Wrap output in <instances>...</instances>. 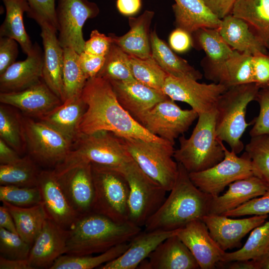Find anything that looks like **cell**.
Instances as JSON below:
<instances>
[{
	"label": "cell",
	"instance_id": "27",
	"mask_svg": "<svg viewBox=\"0 0 269 269\" xmlns=\"http://www.w3.org/2000/svg\"><path fill=\"white\" fill-rule=\"evenodd\" d=\"M222 195L213 197L209 214L222 215L232 211L248 201L263 196L269 187L260 178L252 175L233 182Z\"/></svg>",
	"mask_w": 269,
	"mask_h": 269
},
{
	"label": "cell",
	"instance_id": "3",
	"mask_svg": "<svg viewBox=\"0 0 269 269\" xmlns=\"http://www.w3.org/2000/svg\"><path fill=\"white\" fill-rule=\"evenodd\" d=\"M65 254L91 255L130 241L141 228L130 222L117 223L93 212L81 215L68 229Z\"/></svg>",
	"mask_w": 269,
	"mask_h": 269
},
{
	"label": "cell",
	"instance_id": "34",
	"mask_svg": "<svg viewBox=\"0 0 269 269\" xmlns=\"http://www.w3.org/2000/svg\"><path fill=\"white\" fill-rule=\"evenodd\" d=\"M6 10L4 21L0 27V37L15 40L23 52L27 55L32 50L33 44L23 23V14L29 10L26 0H2Z\"/></svg>",
	"mask_w": 269,
	"mask_h": 269
},
{
	"label": "cell",
	"instance_id": "49",
	"mask_svg": "<svg viewBox=\"0 0 269 269\" xmlns=\"http://www.w3.org/2000/svg\"><path fill=\"white\" fill-rule=\"evenodd\" d=\"M269 214V189L263 196L254 198L236 209L222 214L228 217Z\"/></svg>",
	"mask_w": 269,
	"mask_h": 269
},
{
	"label": "cell",
	"instance_id": "1",
	"mask_svg": "<svg viewBox=\"0 0 269 269\" xmlns=\"http://www.w3.org/2000/svg\"><path fill=\"white\" fill-rule=\"evenodd\" d=\"M81 96L86 110L78 127V136L108 131L123 138L169 142L149 133L122 106L108 80L99 77L88 79Z\"/></svg>",
	"mask_w": 269,
	"mask_h": 269
},
{
	"label": "cell",
	"instance_id": "44",
	"mask_svg": "<svg viewBox=\"0 0 269 269\" xmlns=\"http://www.w3.org/2000/svg\"><path fill=\"white\" fill-rule=\"evenodd\" d=\"M245 149L251 161L254 175L269 187V135L251 137Z\"/></svg>",
	"mask_w": 269,
	"mask_h": 269
},
{
	"label": "cell",
	"instance_id": "18",
	"mask_svg": "<svg viewBox=\"0 0 269 269\" xmlns=\"http://www.w3.org/2000/svg\"><path fill=\"white\" fill-rule=\"evenodd\" d=\"M177 235L190 251L200 269H214L221 262L226 252L213 239L202 220L189 223L178 230Z\"/></svg>",
	"mask_w": 269,
	"mask_h": 269
},
{
	"label": "cell",
	"instance_id": "50",
	"mask_svg": "<svg viewBox=\"0 0 269 269\" xmlns=\"http://www.w3.org/2000/svg\"><path fill=\"white\" fill-rule=\"evenodd\" d=\"M254 83L260 89H269V53L253 55Z\"/></svg>",
	"mask_w": 269,
	"mask_h": 269
},
{
	"label": "cell",
	"instance_id": "48",
	"mask_svg": "<svg viewBox=\"0 0 269 269\" xmlns=\"http://www.w3.org/2000/svg\"><path fill=\"white\" fill-rule=\"evenodd\" d=\"M255 101L259 104L260 112L252 122L253 126L250 135L251 137L269 135V89H260Z\"/></svg>",
	"mask_w": 269,
	"mask_h": 269
},
{
	"label": "cell",
	"instance_id": "24",
	"mask_svg": "<svg viewBox=\"0 0 269 269\" xmlns=\"http://www.w3.org/2000/svg\"><path fill=\"white\" fill-rule=\"evenodd\" d=\"M39 26L43 47L42 80L63 102V48L59 43L55 30L46 24Z\"/></svg>",
	"mask_w": 269,
	"mask_h": 269
},
{
	"label": "cell",
	"instance_id": "32",
	"mask_svg": "<svg viewBox=\"0 0 269 269\" xmlns=\"http://www.w3.org/2000/svg\"><path fill=\"white\" fill-rule=\"evenodd\" d=\"M231 14L244 20L269 49V0H237Z\"/></svg>",
	"mask_w": 269,
	"mask_h": 269
},
{
	"label": "cell",
	"instance_id": "19",
	"mask_svg": "<svg viewBox=\"0 0 269 269\" xmlns=\"http://www.w3.org/2000/svg\"><path fill=\"white\" fill-rule=\"evenodd\" d=\"M0 102L38 119L62 103L43 80L22 90L0 93Z\"/></svg>",
	"mask_w": 269,
	"mask_h": 269
},
{
	"label": "cell",
	"instance_id": "33",
	"mask_svg": "<svg viewBox=\"0 0 269 269\" xmlns=\"http://www.w3.org/2000/svg\"><path fill=\"white\" fill-rule=\"evenodd\" d=\"M150 41L152 56L167 75L195 80L202 79V74L176 54L159 38L155 29L150 32Z\"/></svg>",
	"mask_w": 269,
	"mask_h": 269
},
{
	"label": "cell",
	"instance_id": "43",
	"mask_svg": "<svg viewBox=\"0 0 269 269\" xmlns=\"http://www.w3.org/2000/svg\"><path fill=\"white\" fill-rule=\"evenodd\" d=\"M130 59L131 71L136 81L162 92V88L168 75L152 56L141 59L130 55Z\"/></svg>",
	"mask_w": 269,
	"mask_h": 269
},
{
	"label": "cell",
	"instance_id": "47",
	"mask_svg": "<svg viewBox=\"0 0 269 269\" xmlns=\"http://www.w3.org/2000/svg\"><path fill=\"white\" fill-rule=\"evenodd\" d=\"M57 0H26L29 10L27 16L34 19L39 25L46 24L58 32L56 13Z\"/></svg>",
	"mask_w": 269,
	"mask_h": 269
},
{
	"label": "cell",
	"instance_id": "41",
	"mask_svg": "<svg viewBox=\"0 0 269 269\" xmlns=\"http://www.w3.org/2000/svg\"><path fill=\"white\" fill-rule=\"evenodd\" d=\"M0 107V136L19 154L26 149L23 118L2 104Z\"/></svg>",
	"mask_w": 269,
	"mask_h": 269
},
{
	"label": "cell",
	"instance_id": "36",
	"mask_svg": "<svg viewBox=\"0 0 269 269\" xmlns=\"http://www.w3.org/2000/svg\"><path fill=\"white\" fill-rule=\"evenodd\" d=\"M39 171L30 155L8 164L0 165V184L21 187L37 186Z\"/></svg>",
	"mask_w": 269,
	"mask_h": 269
},
{
	"label": "cell",
	"instance_id": "31",
	"mask_svg": "<svg viewBox=\"0 0 269 269\" xmlns=\"http://www.w3.org/2000/svg\"><path fill=\"white\" fill-rule=\"evenodd\" d=\"M218 30L225 41L234 50L252 55L259 52L267 53V48L247 22L232 14L222 19Z\"/></svg>",
	"mask_w": 269,
	"mask_h": 269
},
{
	"label": "cell",
	"instance_id": "56",
	"mask_svg": "<svg viewBox=\"0 0 269 269\" xmlns=\"http://www.w3.org/2000/svg\"><path fill=\"white\" fill-rule=\"evenodd\" d=\"M21 157L19 153L0 138V163L8 164L18 161Z\"/></svg>",
	"mask_w": 269,
	"mask_h": 269
},
{
	"label": "cell",
	"instance_id": "9",
	"mask_svg": "<svg viewBox=\"0 0 269 269\" xmlns=\"http://www.w3.org/2000/svg\"><path fill=\"white\" fill-rule=\"evenodd\" d=\"M134 160L147 175L167 191L174 186L178 175V163L174 160V144L134 138H123Z\"/></svg>",
	"mask_w": 269,
	"mask_h": 269
},
{
	"label": "cell",
	"instance_id": "17",
	"mask_svg": "<svg viewBox=\"0 0 269 269\" xmlns=\"http://www.w3.org/2000/svg\"><path fill=\"white\" fill-rule=\"evenodd\" d=\"M69 230L49 218L32 244L28 260L33 269H50L54 263L65 254Z\"/></svg>",
	"mask_w": 269,
	"mask_h": 269
},
{
	"label": "cell",
	"instance_id": "28",
	"mask_svg": "<svg viewBox=\"0 0 269 269\" xmlns=\"http://www.w3.org/2000/svg\"><path fill=\"white\" fill-rule=\"evenodd\" d=\"M154 12L146 10L137 17L129 18V31L122 36L110 33L112 43L129 55L145 59L152 56L150 27Z\"/></svg>",
	"mask_w": 269,
	"mask_h": 269
},
{
	"label": "cell",
	"instance_id": "57",
	"mask_svg": "<svg viewBox=\"0 0 269 269\" xmlns=\"http://www.w3.org/2000/svg\"><path fill=\"white\" fill-rule=\"evenodd\" d=\"M117 8L122 14L133 15L137 13L141 6V0H117Z\"/></svg>",
	"mask_w": 269,
	"mask_h": 269
},
{
	"label": "cell",
	"instance_id": "12",
	"mask_svg": "<svg viewBox=\"0 0 269 269\" xmlns=\"http://www.w3.org/2000/svg\"><path fill=\"white\" fill-rule=\"evenodd\" d=\"M222 160L203 171L189 173L194 184L202 191L214 197L233 182L254 175L251 161L245 151L238 156L224 146Z\"/></svg>",
	"mask_w": 269,
	"mask_h": 269
},
{
	"label": "cell",
	"instance_id": "30",
	"mask_svg": "<svg viewBox=\"0 0 269 269\" xmlns=\"http://www.w3.org/2000/svg\"><path fill=\"white\" fill-rule=\"evenodd\" d=\"M86 110L81 95L78 96L65 100L38 120L55 128L74 142L78 136V127Z\"/></svg>",
	"mask_w": 269,
	"mask_h": 269
},
{
	"label": "cell",
	"instance_id": "53",
	"mask_svg": "<svg viewBox=\"0 0 269 269\" xmlns=\"http://www.w3.org/2000/svg\"><path fill=\"white\" fill-rule=\"evenodd\" d=\"M105 60V56H97L82 52L79 54L80 67L88 79L97 76Z\"/></svg>",
	"mask_w": 269,
	"mask_h": 269
},
{
	"label": "cell",
	"instance_id": "60",
	"mask_svg": "<svg viewBox=\"0 0 269 269\" xmlns=\"http://www.w3.org/2000/svg\"><path fill=\"white\" fill-rule=\"evenodd\" d=\"M222 264L227 265H224L226 268L230 269H255L253 260H239Z\"/></svg>",
	"mask_w": 269,
	"mask_h": 269
},
{
	"label": "cell",
	"instance_id": "23",
	"mask_svg": "<svg viewBox=\"0 0 269 269\" xmlns=\"http://www.w3.org/2000/svg\"><path fill=\"white\" fill-rule=\"evenodd\" d=\"M178 230L141 231L129 242V247L123 254L99 269H135L163 241L177 234Z\"/></svg>",
	"mask_w": 269,
	"mask_h": 269
},
{
	"label": "cell",
	"instance_id": "20",
	"mask_svg": "<svg viewBox=\"0 0 269 269\" xmlns=\"http://www.w3.org/2000/svg\"><path fill=\"white\" fill-rule=\"evenodd\" d=\"M56 177L71 205L80 215L92 212L95 188L91 163L80 165Z\"/></svg>",
	"mask_w": 269,
	"mask_h": 269
},
{
	"label": "cell",
	"instance_id": "4",
	"mask_svg": "<svg viewBox=\"0 0 269 269\" xmlns=\"http://www.w3.org/2000/svg\"><path fill=\"white\" fill-rule=\"evenodd\" d=\"M132 159L122 137L110 132L99 131L79 135L67 156L53 171L58 177L84 164L119 168Z\"/></svg>",
	"mask_w": 269,
	"mask_h": 269
},
{
	"label": "cell",
	"instance_id": "21",
	"mask_svg": "<svg viewBox=\"0 0 269 269\" xmlns=\"http://www.w3.org/2000/svg\"><path fill=\"white\" fill-rule=\"evenodd\" d=\"M43 63V51L35 42L25 60L14 62L0 75V93L22 90L40 81Z\"/></svg>",
	"mask_w": 269,
	"mask_h": 269
},
{
	"label": "cell",
	"instance_id": "40",
	"mask_svg": "<svg viewBox=\"0 0 269 269\" xmlns=\"http://www.w3.org/2000/svg\"><path fill=\"white\" fill-rule=\"evenodd\" d=\"M63 50V85L65 101L80 96L88 78L80 67L79 54L71 48L65 47Z\"/></svg>",
	"mask_w": 269,
	"mask_h": 269
},
{
	"label": "cell",
	"instance_id": "29",
	"mask_svg": "<svg viewBox=\"0 0 269 269\" xmlns=\"http://www.w3.org/2000/svg\"><path fill=\"white\" fill-rule=\"evenodd\" d=\"M172 7L176 27L192 34L202 28L218 29L222 19L202 0H174Z\"/></svg>",
	"mask_w": 269,
	"mask_h": 269
},
{
	"label": "cell",
	"instance_id": "11",
	"mask_svg": "<svg viewBox=\"0 0 269 269\" xmlns=\"http://www.w3.org/2000/svg\"><path fill=\"white\" fill-rule=\"evenodd\" d=\"M198 117L193 109L183 110L168 97L134 118L149 133L174 144Z\"/></svg>",
	"mask_w": 269,
	"mask_h": 269
},
{
	"label": "cell",
	"instance_id": "14",
	"mask_svg": "<svg viewBox=\"0 0 269 269\" xmlns=\"http://www.w3.org/2000/svg\"><path fill=\"white\" fill-rule=\"evenodd\" d=\"M228 88L220 83H200L193 79L168 75L162 92L174 101L188 104L199 115L215 110L219 97Z\"/></svg>",
	"mask_w": 269,
	"mask_h": 269
},
{
	"label": "cell",
	"instance_id": "55",
	"mask_svg": "<svg viewBox=\"0 0 269 269\" xmlns=\"http://www.w3.org/2000/svg\"><path fill=\"white\" fill-rule=\"evenodd\" d=\"M211 11L220 19L231 14L237 0H202Z\"/></svg>",
	"mask_w": 269,
	"mask_h": 269
},
{
	"label": "cell",
	"instance_id": "25",
	"mask_svg": "<svg viewBox=\"0 0 269 269\" xmlns=\"http://www.w3.org/2000/svg\"><path fill=\"white\" fill-rule=\"evenodd\" d=\"M253 55L234 50L231 55L217 65H203L206 79L230 87L254 83Z\"/></svg>",
	"mask_w": 269,
	"mask_h": 269
},
{
	"label": "cell",
	"instance_id": "2",
	"mask_svg": "<svg viewBox=\"0 0 269 269\" xmlns=\"http://www.w3.org/2000/svg\"><path fill=\"white\" fill-rule=\"evenodd\" d=\"M178 175L169 196L144 225L145 231H174L209 214L213 196L197 187L178 163Z\"/></svg>",
	"mask_w": 269,
	"mask_h": 269
},
{
	"label": "cell",
	"instance_id": "54",
	"mask_svg": "<svg viewBox=\"0 0 269 269\" xmlns=\"http://www.w3.org/2000/svg\"><path fill=\"white\" fill-rule=\"evenodd\" d=\"M170 47L177 53H184L193 46L192 34L180 28L176 27L169 36Z\"/></svg>",
	"mask_w": 269,
	"mask_h": 269
},
{
	"label": "cell",
	"instance_id": "13",
	"mask_svg": "<svg viewBox=\"0 0 269 269\" xmlns=\"http://www.w3.org/2000/svg\"><path fill=\"white\" fill-rule=\"evenodd\" d=\"M57 1L56 13L59 43L63 48H71L80 54L84 51L86 41L83 27L87 19L99 14V7L89 0Z\"/></svg>",
	"mask_w": 269,
	"mask_h": 269
},
{
	"label": "cell",
	"instance_id": "39",
	"mask_svg": "<svg viewBox=\"0 0 269 269\" xmlns=\"http://www.w3.org/2000/svg\"><path fill=\"white\" fill-rule=\"evenodd\" d=\"M269 251V220L252 231L244 246L239 250L225 252L221 262L239 260H255Z\"/></svg>",
	"mask_w": 269,
	"mask_h": 269
},
{
	"label": "cell",
	"instance_id": "61",
	"mask_svg": "<svg viewBox=\"0 0 269 269\" xmlns=\"http://www.w3.org/2000/svg\"><path fill=\"white\" fill-rule=\"evenodd\" d=\"M254 261L255 269H269V251Z\"/></svg>",
	"mask_w": 269,
	"mask_h": 269
},
{
	"label": "cell",
	"instance_id": "15",
	"mask_svg": "<svg viewBox=\"0 0 269 269\" xmlns=\"http://www.w3.org/2000/svg\"><path fill=\"white\" fill-rule=\"evenodd\" d=\"M268 217L269 214H266L236 219L223 215L208 214L202 220L213 239L226 252L240 248L242 239L254 229L264 223Z\"/></svg>",
	"mask_w": 269,
	"mask_h": 269
},
{
	"label": "cell",
	"instance_id": "59",
	"mask_svg": "<svg viewBox=\"0 0 269 269\" xmlns=\"http://www.w3.org/2000/svg\"><path fill=\"white\" fill-rule=\"evenodd\" d=\"M0 227L17 234L13 218L3 205L0 206Z\"/></svg>",
	"mask_w": 269,
	"mask_h": 269
},
{
	"label": "cell",
	"instance_id": "5",
	"mask_svg": "<svg viewBox=\"0 0 269 269\" xmlns=\"http://www.w3.org/2000/svg\"><path fill=\"white\" fill-rule=\"evenodd\" d=\"M216 110L199 115L190 136L179 137V147L173 157L189 173L209 168L224 157L225 146L216 136Z\"/></svg>",
	"mask_w": 269,
	"mask_h": 269
},
{
	"label": "cell",
	"instance_id": "16",
	"mask_svg": "<svg viewBox=\"0 0 269 269\" xmlns=\"http://www.w3.org/2000/svg\"><path fill=\"white\" fill-rule=\"evenodd\" d=\"M37 186L48 218L68 229L80 215L71 205L53 171H41Z\"/></svg>",
	"mask_w": 269,
	"mask_h": 269
},
{
	"label": "cell",
	"instance_id": "52",
	"mask_svg": "<svg viewBox=\"0 0 269 269\" xmlns=\"http://www.w3.org/2000/svg\"><path fill=\"white\" fill-rule=\"evenodd\" d=\"M18 42L7 37H0V75L15 62L18 54Z\"/></svg>",
	"mask_w": 269,
	"mask_h": 269
},
{
	"label": "cell",
	"instance_id": "37",
	"mask_svg": "<svg viewBox=\"0 0 269 269\" xmlns=\"http://www.w3.org/2000/svg\"><path fill=\"white\" fill-rule=\"evenodd\" d=\"M193 35V42L204 51L207 59L203 65H217L227 60L233 53V49L223 39L218 29L202 28Z\"/></svg>",
	"mask_w": 269,
	"mask_h": 269
},
{
	"label": "cell",
	"instance_id": "7",
	"mask_svg": "<svg viewBox=\"0 0 269 269\" xmlns=\"http://www.w3.org/2000/svg\"><path fill=\"white\" fill-rule=\"evenodd\" d=\"M95 188L92 212L113 221H129V185L123 173L118 168L91 163Z\"/></svg>",
	"mask_w": 269,
	"mask_h": 269
},
{
	"label": "cell",
	"instance_id": "22",
	"mask_svg": "<svg viewBox=\"0 0 269 269\" xmlns=\"http://www.w3.org/2000/svg\"><path fill=\"white\" fill-rule=\"evenodd\" d=\"M142 269H200L192 254L178 237L172 235L163 241L138 266Z\"/></svg>",
	"mask_w": 269,
	"mask_h": 269
},
{
	"label": "cell",
	"instance_id": "26",
	"mask_svg": "<svg viewBox=\"0 0 269 269\" xmlns=\"http://www.w3.org/2000/svg\"><path fill=\"white\" fill-rule=\"evenodd\" d=\"M109 81L120 104L134 118L168 98L163 92L148 87L136 80Z\"/></svg>",
	"mask_w": 269,
	"mask_h": 269
},
{
	"label": "cell",
	"instance_id": "38",
	"mask_svg": "<svg viewBox=\"0 0 269 269\" xmlns=\"http://www.w3.org/2000/svg\"><path fill=\"white\" fill-rule=\"evenodd\" d=\"M129 242L117 245L94 256L92 255H63L54 263L50 269H92L101 267L123 254L129 247Z\"/></svg>",
	"mask_w": 269,
	"mask_h": 269
},
{
	"label": "cell",
	"instance_id": "8",
	"mask_svg": "<svg viewBox=\"0 0 269 269\" xmlns=\"http://www.w3.org/2000/svg\"><path fill=\"white\" fill-rule=\"evenodd\" d=\"M118 169L129 185V221L141 228L162 204L167 191L145 174L133 159Z\"/></svg>",
	"mask_w": 269,
	"mask_h": 269
},
{
	"label": "cell",
	"instance_id": "10",
	"mask_svg": "<svg viewBox=\"0 0 269 269\" xmlns=\"http://www.w3.org/2000/svg\"><path fill=\"white\" fill-rule=\"evenodd\" d=\"M23 125L29 155L41 164L55 167L71 150L73 141L49 125L29 118H23Z\"/></svg>",
	"mask_w": 269,
	"mask_h": 269
},
{
	"label": "cell",
	"instance_id": "51",
	"mask_svg": "<svg viewBox=\"0 0 269 269\" xmlns=\"http://www.w3.org/2000/svg\"><path fill=\"white\" fill-rule=\"evenodd\" d=\"M112 44L111 37L98 30L91 31L89 39L85 41L84 52L101 56H106Z\"/></svg>",
	"mask_w": 269,
	"mask_h": 269
},
{
	"label": "cell",
	"instance_id": "35",
	"mask_svg": "<svg viewBox=\"0 0 269 269\" xmlns=\"http://www.w3.org/2000/svg\"><path fill=\"white\" fill-rule=\"evenodd\" d=\"M1 202L12 215L17 234L31 247L48 218L43 204L22 207Z\"/></svg>",
	"mask_w": 269,
	"mask_h": 269
},
{
	"label": "cell",
	"instance_id": "6",
	"mask_svg": "<svg viewBox=\"0 0 269 269\" xmlns=\"http://www.w3.org/2000/svg\"><path fill=\"white\" fill-rule=\"evenodd\" d=\"M259 90L254 83L233 86L222 94L217 101L216 136L219 140L227 143L237 154L244 148L241 138L248 126L252 125L246 121L247 106L255 100Z\"/></svg>",
	"mask_w": 269,
	"mask_h": 269
},
{
	"label": "cell",
	"instance_id": "45",
	"mask_svg": "<svg viewBox=\"0 0 269 269\" xmlns=\"http://www.w3.org/2000/svg\"><path fill=\"white\" fill-rule=\"evenodd\" d=\"M0 200L22 207H30L42 203L41 193L38 186L0 185Z\"/></svg>",
	"mask_w": 269,
	"mask_h": 269
},
{
	"label": "cell",
	"instance_id": "58",
	"mask_svg": "<svg viewBox=\"0 0 269 269\" xmlns=\"http://www.w3.org/2000/svg\"><path fill=\"white\" fill-rule=\"evenodd\" d=\"M0 269H33L27 259H7L0 256Z\"/></svg>",
	"mask_w": 269,
	"mask_h": 269
},
{
	"label": "cell",
	"instance_id": "42",
	"mask_svg": "<svg viewBox=\"0 0 269 269\" xmlns=\"http://www.w3.org/2000/svg\"><path fill=\"white\" fill-rule=\"evenodd\" d=\"M96 77L122 82L136 80L131 71L130 55L114 43L105 56L104 64Z\"/></svg>",
	"mask_w": 269,
	"mask_h": 269
},
{
	"label": "cell",
	"instance_id": "46",
	"mask_svg": "<svg viewBox=\"0 0 269 269\" xmlns=\"http://www.w3.org/2000/svg\"><path fill=\"white\" fill-rule=\"evenodd\" d=\"M31 247L18 234L0 227V256L7 259H27Z\"/></svg>",
	"mask_w": 269,
	"mask_h": 269
}]
</instances>
